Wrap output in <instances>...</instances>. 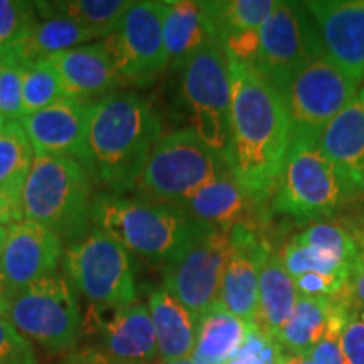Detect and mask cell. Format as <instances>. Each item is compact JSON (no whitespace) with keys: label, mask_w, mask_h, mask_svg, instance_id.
I'll list each match as a JSON object with an SVG mask.
<instances>
[{"label":"cell","mask_w":364,"mask_h":364,"mask_svg":"<svg viewBox=\"0 0 364 364\" xmlns=\"http://www.w3.org/2000/svg\"><path fill=\"white\" fill-rule=\"evenodd\" d=\"M280 364H316L309 354H295L282 351Z\"/></svg>","instance_id":"7bdbcfd3"},{"label":"cell","mask_w":364,"mask_h":364,"mask_svg":"<svg viewBox=\"0 0 364 364\" xmlns=\"http://www.w3.org/2000/svg\"><path fill=\"white\" fill-rule=\"evenodd\" d=\"M68 282L100 312L135 304L136 287L130 252L95 228L65 253Z\"/></svg>","instance_id":"52a82bcc"},{"label":"cell","mask_w":364,"mask_h":364,"mask_svg":"<svg viewBox=\"0 0 364 364\" xmlns=\"http://www.w3.org/2000/svg\"><path fill=\"white\" fill-rule=\"evenodd\" d=\"M230 63V171L250 198L267 206L290 147V124L280 93L253 68Z\"/></svg>","instance_id":"6da1fadb"},{"label":"cell","mask_w":364,"mask_h":364,"mask_svg":"<svg viewBox=\"0 0 364 364\" xmlns=\"http://www.w3.org/2000/svg\"><path fill=\"white\" fill-rule=\"evenodd\" d=\"M44 61L56 70L68 97L80 102L91 103L95 98L107 97L122 86L103 41L53 54Z\"/></svg>","instance_id":"44dd1931"},{"label":"cell","mask_w":364,"mask_h":364,"mask_svg":"<svg viewBox=\"0 0 364 364\" xmlns=\"http://www.w3.org/2000/svg\"><path fill=\"white\" fill-rule=\"evenodd\" d=\"M33 161L34 150L22 125L9 122L0 130V194L21 204Z\"/></svg>","instance_id":"f1b7e54d"},{"label":"cell","mask_w":364,"mask_h":364,"mask_svg":"<svg viewBox=\"0 0 364 364\" xmlns=\"http://www.w3.org/2000/svg\"><path fill=\"white\" fill-rule=\"evenodd\" d=\"M275 0H230L203 2L213 34L220 41L226 34L258 31L275 9Z\"/></svg>","instance_id":"f546056e"},{"label":"cell","mask_w":364,"mask_h":364,"mask_svg":"<svg viewBox=\"0 0 364 364\" xmlns=\"http://www.w3.org/2000/svg\"><path fill=\"white\" fill-rule=\"evenodd\" d=\"M149 312L156 331L159 361L177 363L191 359L196 346L198 322L179 300L159 287L149 295Z\"/></svg>","instance_id":"7402d4cb"},{"label":"cell","mask_w":364,"mask_h":364,"mask_svg":"<svg viewBox=\"0 0 364 364\" xmlns=\"http://www.w3.org/2000/svg\"><path fill=\"white\" fill-rule=\"evenodd\" d=\"M166 12L167 2H132L117 33L103 39L122 85H150L167 68Z\"/></svg>","instance_id":"8fae6325"},{"label":"cell","mask_w":364,"mask_h":364,"mask_svg":"<svg viewBox=\"0 0 364 364\" xmlns=\"http://www.w3.org/2000/svg\"><path fill=\"white\" fill-rule=\"evenodd\" d=\"M91 223L129 252L166 265L179 260L209 230L176 206L113 194L93 199Z\"/></svg>","instance_id":"3957f363"},{"label":"cell","mask_w":364,"mask_h":364,"mask_svg":"<svg viewBox=\"0 0 364 364\" xmlns=\"http://www.w3.org/2000/svg\"><path fill=\"white\" fill-rule=\"evenodd\" d=\"M304 247L311 248L312 252L321 257L338 262L341 265L353 268L359 263V248L356 238L349 230L338 223L317 221L307 226L302 233L294 236Z\"/></svg>","instance_id":"4dcf8cb0"},{"label":"cell","mask_w":364,"mask_h":364,"mask_svg":"<svg viewBox=\"0 0 364 364\" xmlns=\"http://www.w3.org/2000/svg\"><path fill=\"white\" fill-rule=\"evenodd\" d=\"M359 86L326 56L314 59L279 88L290 124V140L318 142L334 117L351 103Z\"/></svg>","instance_id":"ba28073f"},{"label":"cell","mask_w":364,"mask_h":364,"mask_svg":"<svg viewBox=\"0 0 364 364\" xmlns=\"http://www.w3.org/2000/svg\"><path fill=\"white\" fill-rule=\"evenodd\" d=\"M90 349L112 363L159 361L156 331L149 307L144 304H132L112 311L108 321H100L98 346Z\"/></svg>","instance_id":"ffe728a7"},{"label":"cell","mask_w":364,"mask_h":364,"mask_svg":"<svg viewBox=\"0 0 364 364\" xmlns=\"http://www.w3.org/2000/svg\"><path fill=\"white\" fill-rule=\"evenodd\" d=\"M344 364H364V311H351L339 336Z\"/></svg>","instance_id":"74e56055"},{"label":"cell","mask_w":364,"mask_h":364,"mask_svg":"<svg viewBox=\"0 0 364 364\" xmlns=\"http://www.w3.org/2000/svg\"><path fill=\"white\" fill-rule=\"evenodd\" d=\"M6 236H7V226H0V253H2L4 243H6Z\"/></svg>","instance_id":"bcb514c9"},{"label":"cell","mask_w":364,"mask_h":364,"mask_svg":"<svg viewBox=\"0 0 364 364\" xmlns=\"http://www.w3.org/2000/svg\"><path fill=\"white\" fill-rule=\"evenodd\" d=\"M179 90L189 129L228 162L231 150V73L220 41L203 46L186 61L181 68Z\"/></svg>","instance_id":"5b68a950"},{"label":"cell","mask_w":364,"mask_h":364,"mask_svg":"<svg viewBox=\"0 0 364 364\" xmlns=\"http://www.w3.org/2000/svg\"><path fill=\"white\" fill-rule=\"evenodd\" d=\"M179 209L199 225L223 231L235 226L263 228L268 218L267 206L250 198L230 169L206 182Z\"/></svg>","instance_id":"ac0fdd59"},{"label":"cell","mask_w":364,"mask_h":364,"mask_svg":"<svg viewBox=\"0 0 364 364\" xmlns=\"http://www.w3.org/2000/svg\"><path fill=\"white\" fill-rule=\"evenodd\" d=\"M7 318L26 339L51 353L71 349L80 338L81 314L70 282L46 277L11 294Z\"/></svg>","instance_id":"30bf717a"},{"label":"cell","mask_w":364,"mask_h":364,"mask_svg":"<svg viewBox=\"0 0 364 364\" xmlns=\"http://www.w3.org/2000/svg\"><path fill=\"white\" fill-rule=\"evenodd\" d=\"M63 364H80V363H76V361H75V359H73V358H68V359H66V361H65V363H63Z\"/></svg>","instance_id":"7dc6e473"},{"label":"cell","mask_w":364,"mask_h":364,"mask_svg":"<svg viewBox=\"0 0 364 364\" xmlns=\"http://www.w3.org/2000/svg\"><path fill=\"white\" fill-rule=\"evenodd\" d=\"M132 2L125 0H58L34 2L41 19H66L107 38L117 33L122 17Z\"/></svg>","instance_id":"83f0119b"},{"label":"cell","mask_w":364,"mask_h":364,"mask_svg":"<svg viewBox=\"0 0 364 364\" xmlns=\"http://www.w3.org/2000/svg\"><path fill=\"white\" fill-rule=\"evenodd\" d=\"M230 233L231 255L223 275L218 304L248 326H255L260 268L273 250L262 228L235 226Z\"/></svg>","instance_id":"5bb4252c"},{"label":"cell","mask_w":364,"mask_h":364,"mask_svg":"<svg viewBox=\"0 0 364 364\" xmlns=\"http://www.w3.org/2000/svg\"><path fill=\"white\" fill-rule=\"evenodd\" d=\"M91 103L65 98L44 110L22 117L19 124L34 156L73 157L85 164Z\"/></svg>","instance_id":"e0dca14e"},{"label":"cell","mask_w":364,"mask_h":364,"mask_svg":"<svg viewBox=\"0 0 364 364\" xmlns=\"http://www.w3.org/2000/svg\"><path fill=\"white\" fill-rule=\"evenodd\" d=\"M218 41L203 9V2L176 0L167 2L164 19V46H166L167 66L181 68L198 53L203 46Z\"/></svg>","instance_id":"603a6c76"},{"label":"cell","mask_w":364,"mask_h":364,"mask_svg":"<svg viewBox=\"0 0 364 364\" xmlns=\"http://www.w3.org/2000/svg\"><path fill=\"white\" fill-rule=\"evenodd\" d=\"M9 299H11V294H9L6 279H4L2 272H0V316L2 317H7Z\"/></svg>","instance_id":"ee69618b"},{"label":"cell","mask_w":364,"mask_h":364,"mask_svg":"<svg viewBox=\"0 0 364 364\" xmlns=\"http://www.w3.org/2000/svg\"><path fill=\"white\" fill-rule=\"evenodd\" d=\"M248 327L247 322L216 304L198 321L191 361L194 364H228L243 346Z\"/></svg>","instance_id":"d4e9b609"},{"label":"cell","mask_w":364,"mask_h":364,"mask_svg":"<svg viewBox=\"0 0 364 364\" xmlns=\"http://www.w3.org/2000/svg\"><path fill=\"white\" fill-rule=\"evenodd\" d=\"M326 56L306 2H277L260 27V51L253 70L273 88L295 71Z\"/></svg>","instance_id":"7c38bea8"},{"label":"cell","mask_w":364,"mask_h":364,"mask_svg":"<svg viewBox=\"0 0 364 364\" xmlns=\"http://www.w3.org/2000/svg\"><path fill=\"white\" fill-rule=\"evenodd\" d=\"M339 302L334 297H300L282 327L277 343L285 353L309 354L326 336Z\"/></svg>","instance_id":"484cf974"},{"label":"cell","mask_w":364,"mask_h":364,"mask_svg":"<svg viewBox=\"0 0 364 364\" xmlns=\"http://www.w3.org/2000/svg\"><path fill=\"white\" fill-rule=\"evenodd\" d=\"M22 73V117L41 112L68 97L63 81L48 61L21 68Z\"/></svg>","instance_id":"1f68e13d"},{"label":"cell","mask_w":364,"mask_h":364,"mask_svg":"<svg viewBox=\"0 0 364 364\" xmlns=\"http://www.w3.org/2000/svg\"><path fill=\"white\" fill-rule=\"evenodd\" d=\"M61 255L63 241L48 228L27 220L7 226L6 243L0 253V272L9 294L56 275Z\"/></svg>","instance_id":"2e32d148"},{"label":"cell","mask_w":364,"mask_h":364,"mask_svg":"<svg viewBox=\"0 0 364 364\" xmlns=\"http://www.w3.org/2000/svg\"><path fill=\"white\" fill-rule=\"evenodd\" d=\"M0 117L4 122L22 118V73L21 68L0 63Z\"/></svg>","instance_id":"e575fe53"},{"label":"cell","mask_w":364,"mask_h":364,"mask_svg":"<svg viewBox=\"0 0 364 364\" xmlns=\"http://www.w3.org/2000/svg\"><path fill=\"white\" fill-rule=\"evenodd\" d=\"M282 349L279 343L270 336L263 334L258 327L250 326L247 339L228 364H280Z\"/></svg>","instance_id":"836d02e7"},{"label":"cell","mask_w":364,"mask_h":364,"mask_svg":"<svg viewBox=\"0 0 364 364\" xmlns=\"http://www.w3.org/2000/svg\"><path fill=\"white\" fill-rule=\"evenodd\" d=\"M91 181L73 157L34 156L22 191L21 208L27 221L51 230L59 240H80L91 223Z\"/></svg>","instance_id":"277c9868"},{"label":"cell","mask_w":364,"mask_h":364,"mask_svg":"<svg viewBox=\"0 0 364 364\" xmlns=\"http://www.w3.org/2000/svg\"><path fill=\"white\" fill-rule=\"evenodd\" d=\"M230 255V231L209 228L179 260L164 267V287L188 309L196 322L220 300Z\"/></svg>","instance_id":"4fadbf2b"},{"label":"cell","mask_w":364,"mask_h":364,"mask_svg":"<svg viewBox=\"0 0 364 364\" xmlns=\"http://www.w3.org/2000/svg\"><path fill=\"white\" fill-rule=\"evenodd\" d=\"M97 38H100L97 33L66 19L38 21L21 48L14 53L9 65L17 68L36 65L53 54L78 48Z\"/></svg>","instance_id":"4316f807"},{"label":"cell","mask_w":364,"mask_h":364,"mask_svg":"<svg viewBox=\"0 0 364 364\" xmlns=\"http://www.w3.org/2000/svg\"><path fill=\"white\" fill-rule=\"evenodd\" d=\"M220 44L228 61L253 68L260 51V29L226 34L220 39Z\"/></svg>","instance_id":"8d00e7d4"},{"label":"cell","mask_w":364,"mask_h":364,"mask_svg":"<svg viewBox=\"0 0 364 364\" xmlns=\"http://www.w3.org/2000/svg\"><path fill=\"white\" fill-rule=\"evenodd\" d=\"M22 220H24V216H22L21 204L12 201L7 196L0 194V226H11Z\"/></svg>","instance_id":"b9f144b4"},{"label":"cell","mask_w":364,"mask_h":364,"mask_svg":"<svg viewBox=\"0 0 364 364\" xmlns=\"http://www.w3.org/2000/svg\"><path fill=\"white\" fill-rule=\"evenodd\" d=\"M317 145L343 184L348 199L364 196V88L332 118Z\"/></svg>","instance_id":"d6986e66"},{"label":"cell","mask_w":364,"mask_h":364,"mask_svg":"<svg viewBox=\"0 0 364 364\" xmlns=\"http://www.w3.org/2000/svg\"><path fill=\"white\" fill-rule=\"evenodd\" d=\"M230 169L191 129L162 135L136 181L139 199L179 208L213 177Z\"/></svg>","instance_id":"8992f818"},{"label":"cell","mask_w":364,"mask_h":364,"mask_svg":"<svg viewBox=\"0 0 364 364\" xmlns=\"http://www.w3.org/2000/svg\"><path fill=\"white\" fill-rule=\"evenodd\" d=\"M354 238H356V243H358V248H359V263L358 265L364 267V226L361 231H358L356 235H354Z\"/></svg>","instance_id":"f6af8a7d"},{"label":"cell","mask_w":364,"mask_h":364,"mask_svg":"<svg viewBox=\"0 0 364 364\" xmlns=\"http://www.w3.org/2000/svg\"><path fill=\"white\" fill-rule=\"evenodd\" d=\"M4 125H6V122H4V118H2V117H0V130H2V129H4Z\"/></svg>","instance_id":"c3c4849f"},{"label":"cell","mask_w":364,"mask_h":364,"mask_svg":"<svg viewBox=\"0 0 364 364\" xmlns=\"http://www.w3.org/2000/svg\"><path fill=\"white\" fill-rule=\"evenodd\" d=\"M326 58L344 75L364 83V0L306 2Z\"/></svg>","instance_id":"9a60e30c"},{"label":"cell","mask_w":364,"mask_h":364,"mask_svg":"<svg viewBox=\"0 0 364 364\" xmlns=\"http://www.w3.org/2000/svg\"><path fill=\"white\" fill-rule=\"evenodd\" d=\"M339 336L336 332H326V336L314 346L309 353L316 364H344L343 351H341Z\"/></svg>","instance_id":"ab89813d"},{"label":"cell","mask_w":364,"mask_h":364,"mask_svg":"<svg viewBox=\"0 0 364 364\" xmlns=\"http://www.w3.org/2000/svg\"><path fill=\"white\" fill-rule=\"evenodd\" d=\"M348 279L341 275L304 273L294 279V284L300 297H336L344 290Z\"/></svg>","instance_id":"f35d334b"},{"label":"cell","mask_w":364,"mask_h":364,"mask_svg":"<svg viewBox=\"0 0 364 364\" xmlns=\"http://www.w3.org/2000/svg\"><path fill=\"white\" fill-rule=\"evenodd\" d=\"M272 211L300 221H324L339 211L348 196L316 142L290 140Z\"/></svg>","instance_id":"9c48e42d"},{"label":"cell","mask_w":364,"mask_h":364,"mask_svg":"<svg viewBox=\"0 0 364 364\" xmlns=\"http://www.w3.org/2000/svg\"><path fill=\"white\" fill-rule=\"evenodd\" d=\"M0 364H38L34 348L7 317L0 316Z\"/></svg>","instance_id":"d590c367"},{"label":"cell","mask_w":364,"mask_h":364,"mask_svg":"<svg viewBox=\"0 0 364 364\" xmlns=\"http://www.w3.org/2000/svg\"><path fill=\"white\" fill-rule=\"evenodd\" d=\"M336 297L343 299L351 311H364V267L356 265L353 268L344 290Z\"/></svg>","instance_id":"60d3db41"},{"label":"cell","mask_w":364,"mask_h":364,"mask_svg":"<svg viewBox=\"0 0 364 364\" xmlns=\"http://www.w3.org/2000/svg\"><path fill=\"white\" fill-rule=\"evenodd\" d=\"M161 136V118L147 100L113 91L91 103L85 169L113 196L134 191Z\"/></svg>","instance_id":"7a4b0ae2"},{"label":"cell","mask_w":364,"mask_h":364,"mask_svg":"<svg viewBox=\"0 0 364 364\" xmlns=\"http://www.w3.org/2000/svg\"><path fill=\"white\" fill-rule=\"evenodd\" d=\"M299 294L294 279L285 270L280 253L272 252L260 268L258 314L255 327L277 341V336L292 314Z\"/></svg>","instance_id":"cb8c5ba5"},{"label":"cell","mask_w":364,"mask_h":364,"mask_svg":"<svg viewBox=\"0 0 364 364\" xmlns=\"http://www.w3.org/2000/svg\"><path fill=\"white\" fill-rule=\"evenodd\" d=\"M38 21L34 2L0 0V63H11Z\"/></svg>","instance_id":"d6a6232c"}]
</instances>
